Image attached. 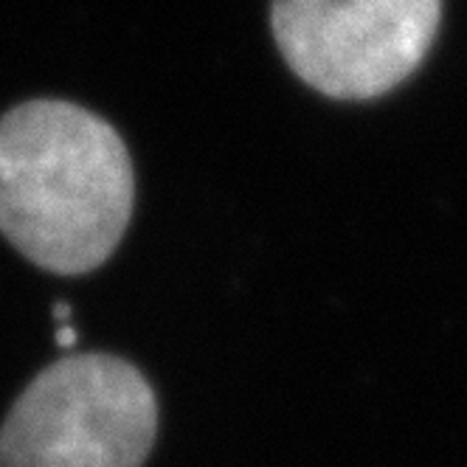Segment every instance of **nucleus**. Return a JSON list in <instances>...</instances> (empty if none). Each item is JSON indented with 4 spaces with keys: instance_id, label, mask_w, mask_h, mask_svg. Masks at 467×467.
Here are the masks:
<instances>
[{
    "instance_id": "nucleus-1",
    "label": "nucleus",
    "mask_w": 467,
    "mask_h": 467,
    "mask_svg": "<svg viewBox=\"0 0 467 467\" xmlns=\"http://www.w3.org/2000/svg\"><path fill=\"white\" fill-rule=\"evenodd\" d=\"M136 175L119 132L40 99L0 119V234L51 274H88L121 243Z\"/></svg>"
},
{
    "instance_id": "nucleus-2",
    "label": "nucleus",
    "mask_w": 467,
    "mask_h": 467,
    "mask_svg": "<svg viewBox=\"0 0 467 467\" xmlns=\"http://www.w3.org/2000/svg\"><path fill=\"white\" fill-rule=\"evenodd\" d=\"M155 433L158 403L136 366L77 355L20 394L0 431V467H141Z\"/></svg>"
},
{
    "instance_id": "nucleus-3",
    "label": "nucleus",
    "mask_w": 467,
    "mask_h": 467,
    "mask_svg": "<svg viewBox=\"0 0 467 467\" xmlns=\"http://www.w3.org/2000/svg\"><path fill=\"white\" fill-rule=\"evenodd\" d=\"M442 0H274V37L293 74L332 99H375L417 71Z\"/></svg>"
},
{
    "instance_id": "nucleus-4",
    "label": "nucleus",
    "mask_w": 467,
    "mask_h": 467,
    "mask_svg": "<svg viewBox=\"0 0 467 467\" xmlns=\"http://www.w3.org/2000/svg\"><path fill=\"white\" fill-rule=\"evenodd\" d=\"M77 329H74V324L68 321V324H57V344L59 347H74L77 344Z\"/></svg>"
},
{
    "instance_id": "nucleus-5",
    "label": "nucleus",
    "mask_w": 467,
    "mask_h": 467,
    "mask_svg": "<svg viewBox=\"0 0 467 467\" xmlns=\"http://www.w3.org/2000/svg\"><path fill=\"white\" fill-rule=\"evenodd\" d=\"M54 318H57V324H68L71 321V307L68 305H54Z\"/></svg>"
}]
</instances>
